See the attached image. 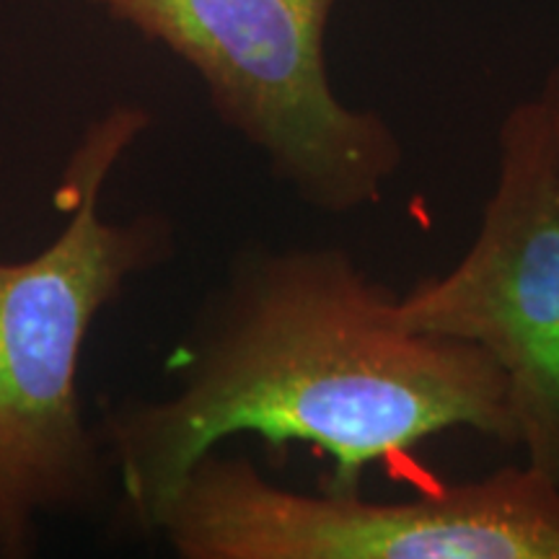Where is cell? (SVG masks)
I'll list each match as a JSON object with an SVG mask.
<instances>
[{
    "instance_id": "5",
    "label": "cell",
    "mask_w": 559,
    "mask_h": 559,
    "mask_svg": "<svg viewBox=\"0 0 559 559\" xmlns=\"http://www.w3.org/2000/svg\"><path fill=\"white\" fill-rule=\"evenodd\" d=\"M409 326L472 342L508 379L515 438L559 487V138L539 96L508 111L472 247L400 296Z\"/></svg>"
},
{
    "instance_id": "6",
    "label": "cell",
    "mask_w": 559,
    "mask_h": 559,
    "mask_svg": "<svg viewBox=\"0 0 559 559\" xmlns=\"http://www.w3.org/2000/svg\"><path fill=\"white\" fill-rule=\"evenodd\" d=\"M539 99H542L544 107H547L549 117H551V124H555L557 138H559V70H557V73L549 75L547 86H544Z\"/></svg>"
},
{
    "instance_id": "3",
    "label": "cell",
    "mask_w": 559,
    "mask_h": 559,
    "mask_svg": "<svg viewBox=\"0 0 559 559\" xmlns=\"http://www.w3.org/2000/svg\"><path fill=\"white\" fill-rule=\"evenodd\" d=\"M169 50L205 86L215 117L272 177L319 213L381 202L404 145L379 111L334 91L324 37L337 0H88Z\"/></svg>"
},
{
    "instance_id": "1",
    "label": "cell",
    "mask_w": 559,
    "mask_h": 559,
    "mask_svg": "<svg viewBox=\"0 0 559 559\" xmlns=\"http://www.w3.org/2000/svg\"><path fill=\"white\" fill-rule=\"evenodd\" d=\"M400 296L340 247L236 251L174 358L177 389L104 407L120 521L153 536L194 461L236 436L309 445L332 461L324 489L337 492L451 430L515 449L502 368L409 326Z\"/></svg>"
},
{
    "instance_id": "2",
    "label": "cell",
    "mask_w": 559,
    "mask_h": 559,
    "mask_svg": "<svg viewBox=\"0 0 559 559\" xmlns=\"http://www.w3.org/2000/svg\"><path fill=\"white\" fill-rule=\"evenodd\" d=\"M151 128L117 104L81 132L55 207L62 228L26 260H0V557L32 555L39 521L107 508L117 479L99 428L83 415L81 362L91 326L138 275L174 257L164 213L104 215L111 174Z\"/></svg>"
},
{
    "instance_id": "4",
    "label": "cell",
    "mask_w": 559,
    "mask_h": 559,
    "mask_svg": "<svg viewBox=\"0 0 559 559\" xmlns=\"http://www.w3.org/2000/svg\"><path fill=\"white\" fill-rule=\"evenodd\" d=\"M153 536L179 559H559V487L523 464L412 500L309 495L213 449Z\"/></svg>"
}]
</instances>
